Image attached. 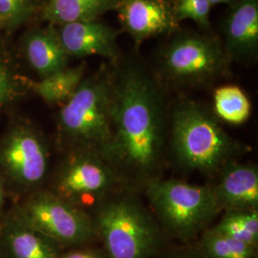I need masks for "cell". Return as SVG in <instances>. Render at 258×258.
<instances>
[{
	"label": "cell",
	"mask_w": 258,
	"mask_h": 258,
	"mask_svg": "<svg viewBox=\"0 0 258 258\" xmlns=\"http://www.w3.org/2000/svg\"><path fill=\"white\" fill-rule=\"evenodd\" d=\"M118 0H49L42 12L51 24L98 20L104 14L116 11Z\"/></svg>",
	"instance_id": "16"
},
{
	"label": "cell",
	"mask_w": 258,
	"mask_h": 258,
	"mask_svg": "<svg viewBox=\"0 0 258 258\" xmlns=\"http://www.w3.org/2000/svg\"><path fill=\"white\" fill-rule=\"evenodd\" d=\"M144 187L150 211L162 230L179 239H192L202 234L221 212L212 185L159 177Z\"/></svg>",
	"instance_id": "5"
},
{
	"label": "cell",
	"mask_w": 258,
	"mask_h": 258,
	"mask_svg": "<svg viewBox=\"0 0 258 258\" xmlns=\"http://www.w3.org/2000/svg\"><path fill=\"white\" fill-rule=\"evenodd\" d=\"M85 65L65 67L40 81L25 79V85L49 104H65L80 87L84 79Z\"/></svg>",
	"instance_id": "17"
},
{
	"label": "cell",
	"mask_w": 258,
	"mask_h": 258,
	"mask_svg": "<svg viewBox=\"0 0 258 258\" xmlns=\"http://www.w3.org/2000/svg\"><path fill=\"white\" fill-rule=\"evenodd\" d=\"M19 93L16 77L0 59V106L14 100Z\"/></svg>",
	"instance_id": "23"
},
{
	"label": "cell",
	"mask_w": 258,
	"mask_h": 258,
	"mask_svg": "<svg viewBox=\"0 0 258 258\" xmlns=\"http://www.w3.org/2000/svg\"><path fill=\"white\" fill-rule=\"evenodd\" d=\"M110 140L101 156L124 184L145 186L166 162L169 114L163 86L138 61L112 70Z\"/></svg>",
	"instance_id": "1"
},
{
	"label": "cell",
	"mask_w": 258,
	"mask_h": 258,
	"mask_svg": "<svg viewBox=\"0 0 258 258\" xmlns=\"http://www.w3.org/2000/svg\"><path fill=\"white\" fill-rule=\"evenodd\" d=\"M212 192L221 212L258 210L256 165L231 162L219 172Z\"/></svg>",
	"instance_id": "12"
},
{
	"label": "cell",
	"mask_w": 258,
	"mask_h": 258,
	"mask_svg": "<svg viewBox=\"0 0 258 258\" xmlns=\"http://www.w3.org/2000/svg\"><path fill=\"white\" fill-rule=\"evenodd\" d=\"M28 0H0V22L14 26L26 18Z\"/></svg>",
	"instance_id": "22"
},
{
	"label": "cell",
	"mask_w": 258,
	"mask_h": 258,
	"mask_svg": "<svg viewBox=\"0 0 258 258\" xmlns=\"http://www.w3.org/2000/svg\"><path fill=\"white\" fill-rule=\"evenodd\" d=\"M223 234L257 247L258 210L224 212L221 220L213 227Z\"/></svg>",
	"instance_id": "20"
},
{
	"label": "cell",
	"mask_w": 258,
	"mask_h": 258,
	"mask_svg": "<svg viewBox=\"0 0 258 258\" xmlns=\"http://www.w3.org/2000/svg\"><path fill=\"white\" fill-rule=\"evenodd\" d=\"M224 49L231 61L249 62L258 49V0H237L224 24Z\"/></svg>",
	"instance_id": "13"
},
{
	"label": "cell",
	"mask_w": 258,
	"mask_h": 258,
	"mask_svg": "<svg viewBox=\"0 0 258 258\" xmlns=\"http://www.w3.org/2000/svg\"><path fill=\"white\" fill-rule=\"evenodd\" d=\"M0 166L17 184L34 187L49 169V153L36 130L19 125L10 130L0 144Z\"/></svg>",
	"instance_id": "9"
},
{
	"label": "cell",
	"mask_w": 258,
	"mask_h": 258,
	"mask_svg": "<svg viewBox=\"0 0 258 258\" xmlns=\"http://www.w3.org/2000/svg\"><path fill=\"white\" fill-rule=\"evenodd\" d=\"M116 11L122 30L137 44L172 34L179 26L174 0H118Z\"/></svg>",
	"instance_id": "10"
},
{
	"label": "cell",
	"mask_w": 258,
	"mask_h": 258,
	"mask_svg": "<svg viewBox=\"0 0 258 258\" xmlns=\"http://www.w3.org/2000/svg\"><path fill=\"white\" fill-rule=\"evenodd\" d=\"M231 63L217 37L189 32L176 35L164 47L158 71L175 88L200 89L226 77Z\"/></svg>",
	"instance_id": "6"
},
{
	"label": "cell",
	"mask_w": 258,
	"mask_h": 258,
	"mask_svg": "<svg viewBox=\"0 0 258 258\" xmlns=\"http://www.w3.org/2000/svg\"><path fill=\"white\" fill-rule=\"evenodd\" d=\"M163 258H205L197 249H178L167 253Z\"/></svg>",
	"instance_id": "25"
},
{
	"label": "cell",
	"mask_w": 258,
	"mask_h": 258,
	"mask_svg": "<svg viewBox=\"0 0 258 258\" xmlns=\"http://www.w3.org/2000/svg\"><path fill=\"white\" fill-rule=\"evenodd\" d=\"M112 70L102 67L84 78L74 96L58 114L61 138L71 150L93 151L100 155L111 135Z\"/></svg>",
	"instance_id": "4"
},
{
	"label": "cell",
	"mask_w": 258,
	"mask_h": 258,
	"mask_svg": "<svg viewBox=\"0 0 258 258\" xmlns=\"http://www.w3.org/2000/svg\"><path fill=\"white\" fill-rule=\"evenodd\" d=\"M0 258H3L2 257V254H1V252H0Z\"/></svg>",
	"instance_id": "27"
},
{
	"label": "cell",
	"mask_w": 258,
	"mask_h": 258,
	"mask_svg": "<svg viewBox=\"0 0 258 258\" xmlns=\"http://www.w3.org/2000/svg\"><path fill=\"white\" fill-rule=\"evenodd\" d=\"M196 249L205 258H257L255 247L231 238L213 227L202 232Z\"/></svg>",
	"instance_id": "19"
},
{
	"label": "cell",
	"mask_w": 258,
	"mask_h": 258,
	"mask_svg": "<svg viewBox=\"0 0 258 258\" xmlns=\"http://www.w3.org/2000/svg\"><path fill=\"white\" fill-rule=\"evenodd\" d=\"M251 104L248 96L237 85H224L213 93V113L230 124L239 125L249 120Z\"/></svg>",
	"instance_id": "18"
},
{
	"label": "cell",
	"mask_w": 258,
	"mask_h": 258,
	"mask_svg": "<svg viewBox=\"0 0 258 258\" xmlns=\"http://www.w3.org/2000/svg\"><path fill=\"white\" fill-rule=\"evenodd\" d=\"M123 184L99 153L71 150L56 171L53 192L87 212Z\"/></svg>",
	"instance_id": "8"
},
{
	"label": "cell",
	"mask_w": 258,
	"mask_h": 258,
	"mask_svg": "<svg viewBox=\"0 0 258 258\" xmlns=\"http://www.w3.org/2000/svg\"><path fill=\"white\" fill-rule=\"evenodd\" d=\"M16 217L59 247H81L97 238L91 214L50 190L33 194Z\"/></svg>",
	"instance_id": "7"
},
{
	"label": "cell",
	"mask_w": 258,
	"mask_h": 258,
	"mask_svg": "<svg viewBox=\"0 0 258 258\" xmlns=\"http://www.w3.org/2000/svg\"><path fill=\"white\" fill-rule=\"evenodd\" d=\"M56 31L69 56L101 55L115 60L120 55L119 32L99 19L59 25Z\"/></svg>",
	"instance_id": "11"
},
{
	"label": "cell",
	"mask_w": 258,
	"mask_h": 258,
	"mask_svg": "<svg viewBox=\"0 0 258 258\" xmlns=\"http://www.w3.org/2000/svg\"><path fill=\"white\" fill-rule=\"evenodd\" d=\"M167 150L184 171L213 176L247 153L249 147L227 133L213 111L184 100L169 113Z\"/></svg>",
	"instance_id": "2"
},
{
	"label": "cell",
	"mask_w": 258,
	"mask_h": 258,
	"mask_svg": "<svg viewBox=\"0 0 258 258\" xmlns=\"http://www.w3.org/2000/svg\"><path fill=\"white\" fill-rule=\"evenodd\" d=\"M3 201H4V189H3V184H2L1 179H0V211L2 209Z\"/></svg>",
	"instance_id": "26"
},
{
	"label": "cell",
	"mask_w": 258,
	"mask_h": 258,
	"mask_svg": "<svg viewBox=\"0 0 258 258\" xmlns=\"http://www.w3.org/2000/svg\"><path fill=\"white\" fill-rule=\"evenodd\" d=\"M60 258H107L104 250L91 248H78L61 254Z\"/></svg>",
	"instance_id": "24"
},
{
	"label": "cell",
	"mask_w": 258,
	"mask_h": 258,
	"mask_svg": "<svg viewBox=\"0 0 258 258\" xmlns=\"http://www.w3.org/2000/svg\"><path fill=\"white\" fill-rule=\"evenodd\" d=\"M91 216L107 258H151L162 246L161 226L132 191L120 188L110 194Z\"/></svg>",
	"instance_id": "3"
},
{
	"label": "cell",
	"mask_w": 258,
	"mask_h": 258,
	"mask_svg": "<svg viewBox=\"0 0 258 258\" xmlns=\"http://www.w3.org/2000/svg\"><path fill=\"white\" fill-rule=\"evenodd\" d=\"M25 47L30 64L41 78L67 67L70 56L60 42L57 31L52 25L32 33L28 37Z\"/></svg>",
	"instance_id": "15"
},
{
	"label": "cell",
	"mask_w": 258,
	"mask_h": 258,
	"mask_svg": "<svg viewBox=\"0 0 258 258\" xmlns=\"http://www.w3.org/2000/svg\"><path fill=\"white\" fill-rule=\"evenodd\" d=\"M210 0H174V12L177 21L191 19L204 30L211 28Z\"/></svg>",
	"instance_id": "21"
},
{
	"label": "cell",
	"mask_w": 258,
	"mask_h": 258,
	"mask_svg": "<svg viewBox=\"0 0 258 258\" xmlns=\"http://www.w3.org/2000/svg\"><path fill=\"white\" fill-rule=\"evenodd\" d=\"M3 258H60L59 246L34 231L15 216L5 222L0 232Z\"/></svg>",
	"instance_id": "14"
}]
</instances>
